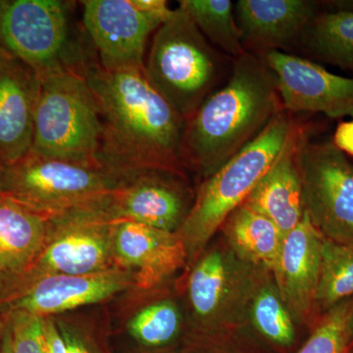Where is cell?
Listing matches in <instances>:
<instances>
[{
  "label": "cell",
  "mask_w": 353,
  "mask_h": 353,
  "mask_svg": "<svg viewBox=\"0 0 353 353\" xmlns=\"http://www.w3.org/2000/svg\"><path fill=\"white\" fill-rule=\"evenodd\" d=\"M83 77L101 110L102 168L125 176L183 173L187 121L155 90L145 69L108 71L94 61Z\"/></svg>",
  "instance_id": "obj_1"
},
{
  "label": "cell",
  "mask_w": 353,
  "mask_h": 353,
  "mask_svg": "<svg viewBox=\"0 0 353 353\" xmlns=\"http://www.w3.org/2000/svg\"><path fill=\"white\" fill-rule=\"evenodd\" d=\"M283 110L275 74L264 58L245 51L236 58L229 82L211 92L187 121L185 165L208 178Z\"/></svg>",
  "instance_id": "obj_2"
},
{
  "label": "cell",
  "mask_w": 353,
  "mask_h": 353,
  "mask_svg": "<svg viewBox=\"0 0 353 353\" xmlns=\"http://www.w3.org/2000/svg\"><path fill=\"white\" fill-rule=\"evenodd\" d=\"M299 128L279 113L259 136L209 176L197 190L189 215L176 234L192 259L243 204Z\"/></svg>",
  "instance_id": "obj_3"
},
{
  "label": "cell",
  "mask_w": 353,
  "mask_h": 353,
  "mask_svg": "<svg viewBox=\"0 0 353 353\" xmlns=\"http://www.w3.org/2000/svg\"><path fill=\"white\" fill-rule=\"evenodd\" d=\"M102 130L99 103L85 77L62 73L41 79L32 153L83 166L101 167L99 155Z\"/></svg>",
  "instance_id": "obj_4"
},
{
  "label": "cell",
  "mask_w": 353,
  "mask_h": 353,
  "mask_svg": "<svg viewBox=\"0 0 353 353\" xmlns=\"http://www.w3.org/2000/svg\"><path fill=\"white\" fill-rule=\"evenodd\" d=\"M62 0H1L0 50L17 58L41 79L78 73L90 59L72 29L71 6Z\"/></svg>",
  "instance_id": "obj_5"
},
{
  "label": "cell",
  "mask_w": 353,
  "mask_h": 353,
  "mask_svg": "<svg viewBox=\"0 0 353 353\" xmlns=\"http://www.w3.org/2000/svg\"><path fill=\"white\" fill-rule=\"evenodd\" d=\"M145 72L155 90L188 121L211 94L219 60L192 18L179 7L153 34Z\"/></svg>",
  "instance_id": "obj_6"
},
{
  "label": "cell",
  "mask_w": 353,
  "mask_h": 353,
  "mask_svg": "<svg viewBox=\"0 0 353 353\" xmlns=\"http://www.w3.org/2000/svg\"><path fill=\"white\" fill-rule=\"evenodd\" d=\"M132 176L30 152L6 167L3 194L50 217L85 205L118 189Z\"/></svg>",
  "instance_id": "obj_7"
},
{
  "label": "cell",
  "mask_w": 353,
  "mask_h": 353,
  "mask_svg": "<svg viewBox=\"0 0 353 353\" xmlns=\"http://www.w3.org/2000/svg\"><path fill=\"white\" fill-rule=\"evenodd\" d=\"M304 212L326 240L353 243V164L332 143H310L303 132L296 148Z\"/></svg>",
  "instance_id": "obj_8"
},
{
  "label": "cell",
  "mask_w": 353,
  "mask_h": 353,
  "mask_svg": "<svg viewBox=\"0 0 353 353\" xmlns=\"http://www.w3.org/2000/svg\"><path fill=\"white\" fill-rule=\"evenodd\" d=\"M48 220L43 252L9 297L46 276L90 275L117 266L111 245V223L81 208L50 216Z\"/></svg>",
  "instance_id": "obj_9"
},
{
  "label": "cell",
  "mask_w": 353,
  "mask_h": 353,
  "mask_svg": "<svg viewBox=\"0 0 353 353\" xmlns=\"http://www.w3.org/2000/svg\"><path fill=\"white\" fill-rule=\"evenodd\" d=\"M194 201L183 173L168 170L139 172L118 189L81 206L104 222L127 220L176 233Z\"/></svg>",
  "instance_id": "obj_10"
},
{
  "label": "cell",
  "mask_w": 353,
  "mask_h": 353,
  "mask_svg": "<svg viewBox=\"0 0 353 353\" xmlns=\"http://www.w3.org/2000/svg\"><path fill=\"white\" fill-rule=\"evenodd\" d=\"M260 269L241 259L228 245L197 260L187 285L190 320L201 328H218L245 319Z\"/></svg>",
  "instance_id": "obj_11"
},
{
  "label": "cell",
  "mask_w": 353,
  "mask_h": 353,
  "mask_svg": "<svg viewBox=\"0 0 353 353\" xmlns=\"http://www.w3.org/2000/svg\"><path fill=\"white\" fill-rule=\"evenodd\" d=\"M83 24L99 55V64L108 71L145 69L150 37L165 21L146 13L132 0H85Z\"/></svg>",
  "instance_id": "obj_12"
},
{
  "label": "cell",
  "mask_w": 353,
  "mask_h": 353,
  "mask_svg": "<svg viewBox=\"0 0 353 353\" xmlns=\"http://www.w3.org/2000/svg\"><path fill=\"white\" fill-rule=\"evenodd\" d=\"M264 59L277 79L284 110L353 119V78L278 50L265 52Z\"/></svg>",
  "instance_id": "obj_13"
},
{
  "label": "cell",
  "mask_w": 353,
  "mask_h": 353,
  "mask_svg": "<svg viewBox=\"0 0 353 353\" xmlns=\"http://www.w3.org/2000/svg\"><path fill=\"white\" fill-rule=\"evenodd\" d=\"M134 287L132 272L120 266L90 275L46 276L16 292L1 306H6V311L23 310L39 317H52L101 303Z\"/></svg>",
  "instance_id": "obj_14"
},
{
  "label": "cell",
  "mask_w": 353,
  "mask_h": 353,
  "mask_svg": "<svg viewBox=\"0 0 353 353\" xmlns=\"http://www.w3.org/2000/svg\"><path fill=\"white\" fill-rule=\"evenodd\" d=\"M110 230L116 265L132 272L137 289L157 287L187 261V250L176 233L127 220L111 223Z\"/></svg>",
  "instance_id": "obj_15"
},
{
  "label": "cell",
  "mask_w": 353,
  "mask_h": 353,
  "mask_svg": "<svg viewBox=\"0 0 353 353\" xmlns=\"http://www.w3.org/2000/svg\"><path fill=\"white\" fill-rule=\"evenodd\" d=\"M41 77L0 50V162L10 166L31 152Z\"/></svg>",
  "instance_id": "obj_16"
},
{
  "label": "cell",
  "mask_w": 353,
  "mask_h": 353,
  "mask_svg": "<svg viewBox=\"0 0 353 353\" xmlns=\"http://www.w3.org/2000/svg\"><path fill=\"white\" fill-rule=\"evenodd\" d=\"M323 239L304 214L301 222L284 236L271 272L294 319H303L316 308Z\"/></svg>",
  "instance_id": "obj_17"
},
{
  "label": "cell",
  "mask_w": 353,
  "mask_h": 353,
  "mask_svg": "<svg viewBox=\"0 0 353 353\" xmlns=\"http://www.w3.org/2000/svg\"><path fill=\"white\" fill-rule=\"evenodd\" d=\"M48 233V217L0 194V275L8 288L7 299L39 259Z\"/></svg>",
  "instance_id": "obj_18"
},
{
  "label": "cell",
  "mask_w": 353,
  "mask_h": 353,
  "mask_svg": "<svg viewBox=\"0 0 353 353\" xmlns=\"http://www.w3.org/2000/svg\"><path fill=\"white\" fill-rule=\"evenodd\" d=\"M317 13L314 2L306 0H240L236 3L243 44L265 52L303 34Z\"/></svg>",
  "instance_id": "obj_19"
},
{
  "label": "cell",
  "mask_w": 353,
  "mask_h": 353,
  "mask_svg": "<svg viewBox=\"0 0 353 353\" xmlns=\"http://www.w3.org/2000/svg\"><path fill=\"white\" fill-rule=\"evenodd\" d=\"M303 130L297 129L275 163L243 202L270 219L284 236L303 219L301 179L296 165V148Z\"/></svg>",
  "instance_id": "obj_20"
},
{
  "label": "cell",
  "mask_w": 353,
  "mask_h": 353,
  "mask_svg": "<svg viewBox=\"0 0 353 353\" xmlns=\"http://www.w3.org/2000/svg\"><path fill=\"white\" fill-rule=\"evenodd\" d=\"M221 228L241 259L260 270H273L285 236L270 219L241 204Z\"/></svg>",
  "instance_id": "obj_21"
},
{
  "label": "cell",
  "mask_w": 353,
  "mask_h": 353,
  "mask_svg": "<svg viewBox=\"0 0 353 353\" xmlns=\"http://www.w3.org/2000/svg\"><path fill=\"white\" fill-rule=\"evenodd\" d=\"M303 36L308 50L316 57L353 70V9L317 13Z\"/></svg>",
  "instance_id": "obj_22"
},
{
  "label": "cell",
  "mask_w": 353,
  "mask_h": 353,
  "mask_svg": "<svg viewBox=\"0 0 353 353\" xmlns=\"http://www.w3.org/2000/svg\"><path fill=\"white\" fill-rule=\"evenodd\" d=\"M268 273L271 272L266 271L257 279L245 317H250L253 327L265 339L276 345L289 347L296 338L294 318Z\"/></svg>",
  "instance_id": "obj_23"
},
{
  "label": "cell",
  "mask_w": 353,
  "mask_h": 353,
  "mask_svg": "<svg viewBox=\"0 0 353 353\" xmlns=\"http://www.w3.org/2000/svg\"><path fill=\"white\" fill-rule=\"evenodd\" d=\"M180 7L206 39L234 58L245 52L230 0H182Z\"/></svg>",
  "instance_id": "obj_24"
},
{
  "label": "cell",
  "mask_w": 353,
  "mask_h": 353,
  "mask_svg": "<svg viewBox=\"0 0 353 353\" xmlns=\"http://www.w3.org/2000/svg\"><path fill=\"white\" fill-rule=\"evenodd\" d=\"M353 296V243L323 239L316 308L323 314Z\"/></svg>",
  "instance_id": "obj_25"
},
{
  "label": "cell",
  "mask_w": 353,
  "mask_h": 353,
  "mask_svg": "<svg viewBox=\"0 0 353 353\" xmlns=\"http://www.w3.org/2000/svg\"><path fill=\"white\" fill-rule=\"evenodd\" d=\"M180 306L170 299L153 301L139 308L127 322L130 336L139 345L158 348L170 345L182 331Z\"/></svg>",
  "instance_id": "obj_26"
},
{
  "label": "cell",
  "mask_w": 353,
  "mask_h": 353,
  "mask_svg": "<svg viewBox=\"0 0 353 353\" xmlns=\"http://www.w3.org/2000/svg\"><path fill=\"white\" fill-rule=\"evenodd\" d=\"M352 315L353 296L323 314L321 321L297 353H347Z\"/></svg>",
  "instance_id": "obj_27"
},
{
  "label": "cell",
  "mask_w": 353,
  "mask_h": 353,
  "mask_svg": "<svg viewBox=\"0 0 353 353\" xmlns=\"http://www.w3.org/2000/svg\"><path fill=\"white\" fill-rule=\"evenodd\" d=\"M12 353H44L43 317L23 310L6 311Z\"/></svg>",
  "instance_id": "obj_28"
},
{
  "label": "cell",
  "mask_w": 353,
  "mask_h": 353,
  "mask_svg": "<svg viewBox=\"0 0 353 353\" xmlns=\"http://www.w3.org/2000/svg\"><path fill=\"white\" fill-rule=\"evenodd\" d=\"M66 341L67 353H104L85 327L68 320H57Z\"/></svg>",
  "instance_id": "obj_29"
},
{
  "label": "cell",
  "mask_w": 353,
  "mask_h": 353,
  "mask_svg": "<svg viewBox=\"0 0 353 353\" xmlns=\"http://www.w3.org/2000/svg\"><path fill=\"white\" fill-rule=\"evenodd\" d=\"M44 353H67L66 341L57 320L43 318Z\"/></svg>",
  "instance_id": "obj_30"
},
{
  "label": "cell",
  "mask_w": 353,
  "mask_h": 353,
  "mask_svg": "<svg viewBox=\"0 0 353 353\" xmlns=\"http://www.w3.org/2000/svg\"><path fill=\"white\" fill-rule=\"evenodd\" d=\"M332 143L347 157H353V119L341 122L336 126Z\"/></svg>",
  "instance_id": "obj_31"
},
{
  "label": "cell",
  "mask_w": 353,
  "mask_h": 353,
  "mask_svg": "<svg viewBox=\"0 0 353 353\" xmlns=\"http://www.w3.org/2000/svg\"><path fill=\"white\" fill-rule=\"evenodd\" d=\"M4 323H6V331H4V338L3 341H2L1 347H0V353H12V350H11L10 332H9L6 322L4 321Z\"/></svg>",
  "instance_id": "obj_32"
},
{
  "label": "cell",
  "mask_w": 353,
  "mask_h": 353,
  "mask_svg": "<svg viewBox=\"0 0 353 353\" xmlns=\"http://www.w3.org/2000/svg\"><path fill=\"white\" fill-rule=\"evenodd\" d=\"M7 296H8V288H7L6 280L0 275V306L6 301Z\"/></svg>",
  "instance_id": "obj_33"
},
{
  "label": "cell",
  "mask_w": 353,
  "mask_h": 353,
  "mask_svg": "<svg viewBox=\"0 0 353 353\" xmlns=\"http://www.w3.org/2000/svg\"><path fill=\"white\" fill-rule=\"evenodd\" d=\"M4 180H6V166L0 162V194L4 192Z\"/></svg>",
  "instance_id": "obj_34"
},
{
  "label": "cell",
  "mask_w": 353,
  "mask_h": 353,
  "mask_svg": "<svg viewBox=\"0 0 353 353\" xmlns=\"http://www.w3.org/2000/svg\"><path fill=\"white\" fill-rule=\"evenodd\" d=\"M4 331H6V323H4L3 317H0V347H1L2 341H3Z\"/></svg>",
  "instance_id": "obj_35"
},
{
  "label": "cell",
  "mask_w": 353,
  "mask_h": 353,
  "mask_svg": "<svg viewBox=\"0 0 353 353\" xmlns=\"http://www.w3.org/2000/svg\"><path fill=\"white\" fill-rule=\"evenodd\" d=\"M353 347V315L350 321V348Z\"/></svg>",
  "instance_id": "obj_36"
},
{
  "label": "cell",
  "mask_w": 353,
  "mask_h": 353,
  "mask_svg": "<svg viewBox=\"0 0 353 353\" xmlns=\"http://www.w3.org/2000/svg\"><path fill=\"white\" fill-rule=\"evenodd\" d=\"M347 353H353V348H350V350H348Z\"/></svg>",
  "instance_id": "obj_37"
},
{
  "label": "cell",
  "mask_w": 353,
  "mask_h": 353,
  "mask_svg": "<svg viewBox=\"0 0 353 353\" xmlns=\"http://www.w3.org/2000/svg\"><path fill=\"white\" fill-rule=\"evenodd\" d=\"M0 1H1V0H0Z\"/></svg>",
  "instance_id": "obj_38"
}]
</instances>
